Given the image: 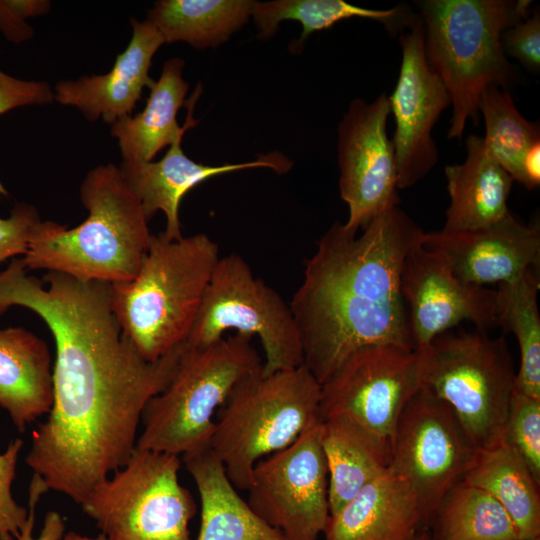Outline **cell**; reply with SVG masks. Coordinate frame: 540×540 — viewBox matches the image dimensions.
<instances>
[{
    "mask_svg": "<svg viewBox=\"0 0 540 540\" xmlns=\"http://www.w3.org/2000/svg\"><path fill=\"white\" fill-rule=\"evenodd\" d=\"M13 306L36 313L56 346L52 406L26 463L80 504L129 460L145 406L172 379L185 343L145 359L117 319L111 284L54 271L40 280L21 258L0 272V316Z\"/></svg>",
    "mask_w": 540,
    "mask_h": 540,
    "instance_id": "cell-1",
    "label": "cell"
},
{
    "mask_svg": "<svg viewBox=\"0 0 540 540\" xmlns=\"http://www.w3.org/2000/svg\"><path fill=\"white\" fill-rule=\"evenodd\" d=\"M424 235L397 206L376 217L360 236L337 221L320 238L290 307L303 364L321 385L364 347L415 349L401 272Z\"/></svg>",
    "mask_w": 540,
    "mask_h": 540,
    "instance_id": "cell-2",
    "label": "cell"
},
{
    "mask_svg": "<svg viewBox=\"0 0 540 540\" xmlns=\"http://www.w3.org/2000/svg\"><path fill=\"white\" fill-rule=\"evenodd\" d=\"M80 198L88 217L71 229L43 221L21 257L24 267L109 284L133 279L152 234L119 167L109 163L90 170L81 183Z\"/></svg>",
    "mask_w": 540,
    "mask_h": 540,
    "instance_id": "cell-3",
    "label": "cell"
},
{
    "mask_svg": "<svg viewBox=\"0 0 540 540\" xmlns=\"http://www.w3.org/2000/svg\"><path fill=\"white\" fill-rule=\"evenodd\" d=\"M219 258L205 233L175 240L152 234L136 276L111 284L117 319L145 359L186 342Z\"/></svg>",
    "mask_w": 540,
    "mask_h": 540,
    "instance_id": "cell-4",
    "label": "cell"
},
{
    "mask_svg": "<svg viewBox=\"0 0 540 540\" xmlns=\"http://www.w3.org/2000/svg\"><path fill=\"white\" fill-rule=\"evenodd\" d=\"M529 0H426L419 4L427 61L447 88L453 107L449 139H461L466 122L478 121L482 92L506 89L512 65L503 32L531 13Z\"/></svg>",
    "mask_w": 540,
    "mask_h": 540,
    "instance_id": "cell-5",
    "label": "cell"
},
{
    "mask_svg": "<svg viewBox=\"0 0 540 540\" xmlns=\"http://www.w3.org/2000/svg\"><path fill=\"white\" fill-rule=\"evenodd\" d=\"M321 384L303 364L272 373L263 364L241 379L218 410L209 449L231 484L248 490L262 458L321 422Z\"/></svg>",
    "mask_w": 540,
    "mask_h": 540,
    "instance_id": "cell-6",
    "label": "cell"
},
{
    "mask_svg": "<svg viewBox=\"0 0 540 540\" xmlns=\"http://www.w3.org/2000/svg\"><path fill=\"white\" fill-rule=\"evenodd\" d=\"M252 338L235 333L204 347L185 344L172 379L145 406L136 448L179 457L208 449L214 414L236 384L263 364Z\"/></svg>",
    "mask_w": 540,
    "mask_h": 540,
    "instance_id": "cell-7",
    "label": "cell"
},
{
    "mask_svg": "<svg viewBox=\"0 0 540 540\" xmlns=\"http://www.w3.org/2000/svg\"><path fill=\"white\" fill-rule=\"evenodd\" d=\"M419 350L422 386L452 409L474 447L502 443L516 386L504 336L449 330Z\"/></svg>",
    "mask_w": 540,
    "mask_h": 540,
    "instance_id": "cell-8",
    "label": "cell"
},
{
    "mask_svg": "<svg viewBox=\"0 0 540 540\" xmlns=\"http://www.w3.org/2000/svg\"><path fill=\"white\" fill-rule=\"evenodd\" d=\"M179 456L136 448L79 504L107 540H190L196 512Z\"/></svg>",
    "mask_w": 540,
    "mask_h": 540,
    "instance_id": "cell-9",
    "label": "cell"
},
{
    "mask_svg": "<svg viewBox=\"0 0 540 540\" xmlns=\"http://www.w3.org/2000/svg\"><path fill=\"white\" fill-rule=\"evenodd\" d=\"M421 387L419 349L364 347L321 385V420L346 422L388 467L402 411Z\"/></svg>",
    "mask_w": 540,
    "mask_h": 540,
    "instance_id": "cell-10",
    "label": "cell"
},
{
    "mask_svg": "<svg viewBox=\"0 0 540 540\" xmlns=\"http://www.w3.org/2000/svg\"><path fill=\"white\" fill-rule=\"evenodd\" d=\"M228 330L258 337L265 373L303 365L301 337L290 304L255 277L235 253L219 258L185 344L204 347Z\"/></svg>",
    "mask_w": 540,
    "mask_h": 540,
    "instance_id": "cell-11",
    "label": "cell"
},
{
    "mask_svg": "<svg viewBox=\"0 0 540 540\" xmlns=\"http://www.w3.org/2000/svg\"><path fill=\"white\" fill-rule=\"evenodd\" d=\"M478 452L452 409L422 386L402 411L387 468L411 486L428 524Z\"/></svg>",
    "mask_w": 540,
    "mask_h": 540,
    "instance_id": "cell-12",
    "label": "cell"
},
{
    "mask_svg": "<svg viewBox=\"0 0 540 540\" xmlns=\"http://www.w3.org/2000/svg\"><path fill=\"white\" fill-rule=\"evenodd\" d=\"M247 503L286 540H317L329 513L321 422L254 466Z\"/></svg>",
    "mask_w": 540,
    "mask_h": 540,
    "instance_id": "cell-13",
    "label": "cell"
},
{
    "mask_svg": "<svg viewBox=\"0 0 540 540\" xmlns=\"http://www.w3.org/2000/svg\"><path fill=\"white\" fill-rule=\"evenodd\" d=\"M389 97L351 101L338 125L339 191L349 215L344 226L363 230L382 213L397 207L395 148L387 134Z\"/></svg>",
    "mask_w": 540,
    "mask_h": 540,
    "instance_id": "cell-14",
    "label": "cell"
},
{
    "mask_svg": "<svg viewBox=\"0 0 540 540\" xmlns=\"http://www.w3.org/2000/svg\"><path fill=\"white\" fill-rule=\"evenodd\" d=\"M399 43L400 73L388 97L396 124L392 142L397 185L398 189H405L420 181L437 163L438 150L432 130L452 102L447 88L427 61L419 15H414L408 30L402 31Z\"/></svg>",
    "mask_w": 540,
    "mask_h": 540,
    "instance_id": "cell-15",
    "label": "cell"
},
{
    "mask_svg": "<svg viewBox=\"0 0 540 540\" xmlns=\"http://www.w3.org/2000/svg\"><path fill=\"white\" fill-rule=\"evenodd\" d=\"M401 292L417 349L462 321L484 332L498 327L497 290L462 280L442 254L423 245L404 262Z\"/></svg>",
    "mask_w": 540,
    "mask_h": 540,
    "instance_id": "cell-16",
    "label": "cell"
},
{
    "mask_svg": "<svg viewBox=\"0 0 540 540\" xmlns=\"http://www.w3.org/2000/svg\"><path fill=\"white\" fill-rule=\"evenodd\" d=\"M424 247L437 251L462 280L484 286L507 283L540 262V233L508 213L476 230L425 232Z\"/></svg>",
    "mask_w": 540,
    "mask_h": 540,
    "instance_id": "cell-17",
    "label": "cell"
},
{
    "mask_svg": "<svg viewBox=\"0 0 540 540\" xmlns=\"http://www.w3.org/2000/svg\"><path fill=\"white\" fill-rule=\"evenodd\" d=\"M132 37L112 69L103 75L81 76L55 85V100L77 108L90 121L102 118L112 125L130 115L145 87L154 80L149 75L154 54L164 44L158 31L146 20L130 19Z\"/></svg>",
    "mask_w": 540,
    "mask_h": 540,
    "instance_id": "cell-18",
    "label": "cell"
},
{
    "mask_svg": "<svg viewBox=\"0 0 540 540\" xmlns=\"http://www.w3.org/2000/svg\"><path fill=\"white\" fill-rule=\"evenodd\" d=\"M181 140L169 146L166 154L156 162H126L120 172L139 199L148 221L161 211L166 217L163 234L168 239L181 238L179 207L183 197L208 178L251 168H269L278 174L287 173L293 162L284 154L273 151L245 163L206 165L190 159L181 147Z\"/></svg>",
    "mask_w": 540,
    "mask_h": 540,
    "instance_id": "cell-19",
    "label": "cell"
},
{
    "mask_svg": "<svg viewBox=\"0 0 540 540\" xmlns=\"http://www.w3.org/2000/svg\"><path fill=\"white\" fill-rule=\"evenodd\" d=\"M425 525L411 486L387 468L329 516L323 534L326 540H412Z\"/></svg>",
    "mask_w": 540,
    "mask_h": 540,
    "instance_id": "cell-20",
    "label": "cell"
},
{
    "mask_svg": "<svg viewBox=\"0 0 540 540\" xmlns=\"http://www.w3.org/2000/svg\"><path fill=\"white\" fill-rule=\"evenodd\" d=\"M184 60L170 58L163 64L158 81H154L142 112L125 116L111 125V135L126 162H150L166 146L183 138L195 126L193 108L202 92L200 84L192 93L186 106L188 114L184 125L177 122V112L184 105L189 84L182 71Z\"/></svg>",
    "mask_w": 540,
    "mask_h": 540,
    "instance_id": "cell-21",
    "label": "cell"
},
{
    "mask_svg": "<svg viewBox=\"0 0 540 540\" xmlns=\"http://www.w3.org/2000/svg\"><path fill=\"white\" fill-rule=\"evenodd\" d=\"M466 150L463 163L445 167L450 205L443 232L484 228L510 213L513 178L486 150L483 137L469 135Z\"/></svg>",
    "mask_w": 540,
    "mask_h": 540,
    "instance_id": "cell-22",
    "label": "cell"
},
{
    "mask_svg": "<svg viewBox=\"0 0 540 540\" xmlns=\"http://www.w3.org/2000/svg\"><path fill=\"white\" fill-rule=\"evenodd\" d=\"M52 374L50 350L42 338L21 326L0 328V407L19 432L50 412Z\"/></svg>",
    "mask_w": 540,
    "mask_h": 540,
    "instance_id": "cell-23",
    "label": "cell"
},
{
    "mask_svg": "<svg viewBox=\"0 0 540 540\" xmlns=\"http://www.w3.org/2000/svg\"><path fill=\"white\" fill-rule=\"evenodd\" d=\"M183 461L200 496L197 540H286L242 499L209 448L186 454Z\"/></svg>",
    "mask_w": 540,
    "mask_h": 540,
    "instance_id": "cell-24",
    "label": "cell"
},
{
    "mask_svg": "<svg viewBox=\"0 0 540 540\" xmlns=\"http://www.w3.org/2000/svg\"><path fill=\"white\" fill-rule=\"evenodd\" d=\"M463 480L483 489L503 506L520 540L540 539V482L504 441L480 450Z\"/></svg>",
    "mask_w": 540,
    "mask_h": 540,
    "instance_id": "cell-25",
    "label": "cell"
},
{
    "mask_svg": "<svg viewBox=\"0 0 540 540\" xmlns=\"http://www.w3.org/2000/svg\"><path fill=\"white\" fill-rule=\"evenodd\" d=\"M253 0H160L146 21L164 43L182 41L196 49L216 47L252 16Z\"/></svg>",
    "mask_w": 540,
    "mask_h": 540,
    "instance_id": "cell-26",
    "label": "cell"
},
{
    "mask_svg": "<svg viewBox=\"0 0 540 540\" xmlns=\"http://www.w3.org/2000/svg\"><path fill=\"white\" fill-rule=\"evenodd\" d=\"M251 17L261 38L272 37L285 20L299 22L302 32L295 46H300L312 33L328 29L344 19H372L394 32L407 27L414 15L402 6L379 10L356 6L344 0H273L255 1Z\"/></svg>",
    "mask_w": 540,
    "mask_h": 540,
    "instance_id": "cell-27",
    "label": "cell"
},
{
    "mask_svg": "<svg viewBox=\"0 0 540 540\" xmlns=\"http://www.w3.org/2000/svg\"><path fill=\"white\" fill-rule=\"evenodd\" d=\"M498 327L512 332L520 351L515 390L540 399V315L538 268L498 284Z\"/></svg>",
    "mask_w": 540,
    "mask_h": 540,
    "instance_id": "cell-28",
    "label": "cell"
},
{
    "mask_svg": "<svg viewBox=\"0 0 540 540\" xmlns=\"http://www.w3.org/2000/svg\"><path fill=\"white\" fill-rule=\"evenodd\" d=\"M432 521L434 540H520L503 506L463 479L443 498Z\"/></svg>",
    "mask_w": 540,
    "mask_h": 540,
    "instance_id": "cell-29",
    "label": "cell"
},
{
    "mask_svg": "<svg viewBox=\"0 0 540 540\" xmlns=\"http://www.w3.org/2000/svg\"><path fill=\"white\" fill-rule=\"evenodd\" d=\"M321 445L328 470L329 513L334 515L387 467L341 419L321 420Z\"/></svg>",
    "mask_w": 540,
    "mask_h": 540,
    "instance_id": "cell-30",
    "label": "cell"
},
{
    "mask_svg": "<svg viewBox=\"0 0 540 540\" xmlns=\"http://www.w3.org/2000/svg\"><path fill=\"white\" fill-rule=\"evenodd\" d=\"M478 110L485 122L486 150L514 181L522 184L523 159L540 142L539 125L520 114L507 89L494 85L482 92Z\"/></svg>",
    "mask_w": 540,
    "mask_h": 540,
    "instance_id": "cell-31",
    "label": "cell"
},
{
    "mask_svg": "<svg viewBox=\"0 0 540 540\" xmlns=\"http://www.w3.org/2000/svg\"><path fill=\"white\" fill-rule=\"evenodd\" d=\"M504 442L519 454L540 482V399L515 390L510 402Z\"/></svg>",
    "mask_w": 540,
    "mask_h": 540,
    "instance_id": "cell-32",
    "label": "cell"
},
{
    "mask_svg": "<svg viewBox=\"0 0 540 540\" xmlns=\"http://www.w3.org/2000/svg\"><path fill=\"white\" fill-rule=\"evenodd\" d=\"M22 447L23 441L15 439L0 453V540H16L28 519V509L19 505L11 492Z\"/></svg>",
    "mask_w": 540,
    "mask_h": 540,
    "instance_id": "cell-33",
    "label": "cell"
},
{
    "mask_svg": "<svg viewBox=\"0 0 540 540\" xmlns=\"http://www.w3.org/2000/svg\"><path fill=\"white\" fill-rule=\"evenodd\" d=\"M37 209L27 203H17L8 218L0 217V263L24 256L42 224Z\"/></svg>",
    "mask_w": 540,
    "mask_h": 540,
    "instance_id": "cell-34",
    "label": "cell"
},
{
    "mask_svg": "<svg viewBox=\"0 0 540 540\" xmlns=\"http://www.w3.org/2000/svg\"><path fill=\"white\" fill-rule=\"evenodd\" d=\"M503 51L527 69H540V12L535 9L525 20L506 29L501 36Z\"/></svg>",
    "mask_w": 540,
    "mask_h": 540,
    "instance_id": "cell-35",
    "label": "cell"
},
{
    "mask_svg": "<svg viewBox=\"0 0 540 540\" xmlns=\"http://www.w3.org/2000/svg\"><path fill=\"white\" fill-rule=\"evenodd\" d=\"M53 101L54 91L47 82L22 80L0 69V115L18 107L46 105ZM0 195H9L1 182Z\"/></svg>",
    "mask_w": 540,
    "mask_h": 540,
    "instance_id": "cell-36",
    "label": "cell"
},
{
    "mask_svg": "<svg viewBox=\"0 0 540 540\" xmlns=\"http://www.w3.org/2000/svg\"><path fill=\"white\" fill-rule=\"evenodd\" d=\"M50 8L46 0H0V32L13 43L25 42L33 36L26 19L46 14Z\"/></svg>",
    "mask_w": 540,
    "mask_h": 540,
    "instance_id": "cell-37",
    "label": "cell"
},
{
    "mask_svg": "<svg viewBox=\"0 0 540 540\" xmlns=\"http://www.w3.org/2000/svg\"><path fill=\"white\" fill-rule=\"evenodd\" d=\"M43 479L33 473L29 485L28 519L16 540H62L65 532V524L61 515L56 511L47 512L43 527L38 536L33 535L36 507L41 496L48 491Z\"/></svg>",
    "mask_w": 540,
    "mask_h": 540,
    "instance_id": "cell-38",
    "label": "cell"
},
{
    "mask_svg": "<svg viewBox=\"0 0 540 540\" xmlns=\"http://www.w3.org/2000/svg\"><path fill=\"white\" fill-rule=\"evenodd\" d=\"M523 183L522 185L532 190L540 183V142L534 144L526 153L523 164Z\"/></svg>",
    "mask_w": 540,
    "mask_h": 540,
    "instance_id": "cell-39",
    "label": "cell"
},
{
    "mask_svg": "<svg viewBox=\"0 0 540 540\" xmlns=\"http://www.w3.org/2000/svg\"><path fill=\"white\" fill-rule=\"evenodd\" d=\"M62 540H107L102 534H99L96 537H90L86 535H81L79 533L70 531L64 534Z\"/></svg>",
    "mask_w": 540,
    "mask_h": 540,
    "instance_id": "cell-40",
    "label": "cell"
},
{
    "mask_svg": "<svg viewBox=\"0 0 540 540\" xmlns=\"http://www.w3.org/2000/svg\"><path fill=\"white\" fill-rule=\"evenodd\" d=\"M412 540H434L432 534L425 528L421 530Z\"/></svg>",
    "mask_w": 540,
    "mask_h": 540,
    "instance_id": "cell-41",
    "label": "cell"
},
{
    "mask_svg": "<svg viewBox=\"0 0 540 540\" xmlns=\"http://www.w3.org/2000/svg\"><path fill=\"white\" fill-rule=\"evenodd\" d=\"M536 540H540V539H536Z\"/></svg>",
    "mask_w": 540,
    "mask_h": 540,
    "instance_id": "cell-42",
    "label": "cell"
}]
</instances>
